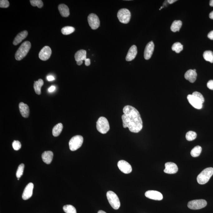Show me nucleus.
<instances>
[{
    "mask_svg": "<svg viewBox=\"0 0 213 213\" xmlns=\"http://www.w3.org/2000/svg\"><path fill=\"white\" fill-rule=\"evenodd\" d=\"M177 0H168L167 2L170 4H172L173 3L176 2Z\"/></svg>",
    "mask_w": 213,
    "mask_h": 213,
    "instance_id": "nucleus-43",
    "label": "nucleus"
},
{
    "mask_svg": "<svg viewBox=\"0 0 213 213\" xmlns=\"http://www.w3.org/2000/svg\"><path fill=\"white\" fill-rule=\"evenodd\" d=\"M172 50L177 53H180L183 50V46L181 43L176 42L173 45Z\"/></svg>",
    "mask_w": 213,
    "mask_h": 213,
    "instance_id": "nucleus-30",
    "label": "nucleus"
},
{
    "mask_svg": "<svg viewBox=\"0 0 213 213\" xmlns=\"http://www.w3.org/2000/svg\"><path fill=\"white\" fill-rule=\"evenodd\" d=\"M47 80L48 81H52L55 80L54 77L52 75H49L47 77Z\"/></svg>",
    "mask_w": 213,
    "mask_h": 213,
    "instance_id": "nucleus-41",
    "label": "nucleus"
},
{
    "mask_svg": "<svg viewBox=\"0 0 213 213\" xmlns=\"http://www.w3.org/2000/svg\"><path fill=\"white\" fill-rule=\"evenodd\" d=\"M83 138L81 135H77L73 137L70 140L69 143L70 150L75 151L81 147L83 143Z\"/></svg>",
    "mask_w": 213,
    "mask_h": 213,
    "instance_id": "nucleus-6",
    "label": "nucleus"
},
{
    "mask_svg": "<svg viewBox=\"0 0 213 213\" xmlns=\"http://www.w3.org/2000/svg\"><path fill=\"white\" fill-rule=\"evenodd\" d=\"M154 49V44L152 41H150L146 46L144 51V58L149 60L151 57Z\"/></svg>",
    "mask_w": 213,
    "mask_h": 213,
    "instance_id": "nucleus-14",
    "label": "nucleus"
},
{
    "mask_svg": "<svg viewBox=\"0 0 213 213\" xmlns=\"http://www.w3.org/2000/svg\"><path fill=\"white\" fill-rule=\"evenodd\" d=\"M138 53V50L136 46L133 45L129 49L127 56H126V61H131L135 59Z\"/></svg>",
    "mask_w": 213,
    "mask_h": 213,
    "instance_id": "nucleus-17",
    "label": "nucleus"
},
{
    "mask_svg": "<svg viewBox=\"0 0 213 213\" xmlns=\"http://www.w3.org/2000/svg\"><path fill=\"white\" fill-rule=\"evenodd\" d=\"M51 49L48 46H45L41 49L39 53V57L41 60L46 61L49 59L51 56Z\"/></svg>",
    "mask_w": 213,
    "mask_h": 213,
    "instance_id": "nucleus-12",
    "label": "nucleus"
},
{
    "mask_svg": "<svg viewBox=\"0 0 213 213\" xmlns=\"http://www.w3.org/2000/svg\"><path fill=\"white\" fill-rule=\"evenodd\" d=\"M31 47V44L29 41H25L18 49L15 54L16 60L21 61L27 54Z\"/></svg>",
    "mask_w": 213,
    "mask_h": 213,
    "instance_id": "nucleus-2",
    "label": "nucleus"
},
{
    "mask_svg": "<svg viewBox=\"0 0 213 213\" xmlns=\"http://www.w3.org/2000/svg\"><path fill=\"white\" fill-rule=\"evenodd\" d=\"M56 87L54 86H51L50 88L48 89V91L49 92H52L56 90Z\"/></svg>",
    "mask_w": 213,
    "mask_h": 213,
    "instance_id": "nucleus-42",
    "label": "nucleus"
},
{
    "mask_svg": "<svg viewBox=\"0 0 213 213\" xmlns=\"http://www.w3.org/2000/svg\"><path fill=\"white\" fill-rule=\"evenodd\" d=\"M33 188L34 184L32 183H29L24 190L22 196V199L24 200L30 199L32 196Z\"/></svg>",
    "mask_w": 213,
    "mask_h": 213,
    "instance_id": "nucleus-16",
    "label": "nucleus"
},
{
    "mask_svg": "<svg viewBox=\"0 0 213 213\" xmlns=\"http://www.w3.org/2000/svg\"><path fill=\"white\" fill-rule=\"evenodd\" d=\"M202 149L201 146L195 147L191 152V154L192 157H197L199 156L202 152Z\"/></svg>",
    "mask_w": 213,
    "mask_h": 213,
    "instance_id": "nucleus-28",
    "label": "nucleus"
},
{
    "mask_svg": "<svg viewBox=\"0 0 213 213\" xmlns=\"http://www.w3.org/2000/svg\"><path fill=\"white\" fill-rule=\"evenodd\" d=\"M123 111L122 119L123 127L128 128L131 132L135 133L140 132L143 128V121L138 110L132 106L126 105Z\"/></svg>",
    "mask_w": 213,
    "mask_h": 213,
    "instance_id": "nucleus-1",
    "label": "nucleus"
},
{
    "mask_svg": "<svg viewBox=\"0 0 213 213\" xmlns=\"http://www.w3.org/2000/svg\"><path fill=\"white\" fill-rule=\"evenodd\" d=\"M178 168L175 163L172 162H167L165 164V169L164 172L166 173L173 174L178 172Z\"/></svg>",
    "mask_w": 213,
    "mask_h": 213,
    "instance_id": "nucleus-15",
    "label": "nucleus"
},
{
    "mask_svg": "<svg viewBox=\"0 0 213 213\" xmlns=\"http://www.w3.org/2000/svg\"><path fill=\"white\" fill-rule=\"evenodd\" d=\"M12 147L14 150H18L21 148L22 145L19 141H14L12 143Z\"/></svg>",
    "mask_w": 213,
    "mask_h": 213,
    "instance_id": "nucleus-35",
    "label": "nucleus"
},
{
    "mask_svg": "<svg viewBox=\"0 0 213 213\" xmlns=\"http://www.w3.org/2000/svg\"><path fill=\"white\" fill-rule=\"evenodd\" d=\"M24 167V164L23 163H22L19 165L17 172H16V177L18 178H20L22 175H23Z\"/></svg>",
    "mask_w": 213,
    "mask_h": 213,
    "instance_id": "nucleus-34",
    "label": "nucleus"
},
{
    "mask_svg": "<svg viewBox=\"0 0 213 213\" xmlns=\"http://www.w3.org/2000/svg\"><path fill=\"white\" fill-rule=\"evenodd\" d=\"M210 5L211 7H213V0H211L210 2Z\"/></svg>",
    "mask_w": 213,
    "mask_h": 213,
    "instance_id": "nucleus-46",
    "label": "nucleus"
},
{
    "mask_svg": "<svg viewBox=\"0 0 213 213\" xmlns=\"http://www.w3.org/2000/svg\"><path fill=\"white\" fill-rule=\"evenodd\" d=\"M208 38L210 39L213 40V30L210 32L208 35Z\"/></svg>",
    "mask_w": 213,
    "mask_h": 213,
    "instance_id": "nucleus-39",
    "label": "nucleus"
},
{
    "mask_svg": "<svg viewBox=\"0 0 213 213\" xmlns=\"http://www.w3.org/2000/svg\"><path fill=\"white\" fill-rule=\"evenodd\" d=\"M89 26L92 29H97L100 25V21L98 16L94 14H91L88 17Z\"/></svg>",
    "mask_w": 213,
    "mask_h": 213,
    "instance_id": "nucleus-9",
    "label": "nucleus"
},
{
    "mask_svg": "<svg viewBox=\"0 0 213 213\" xmlns=\"http://www.w3.org/2000/svg\"><path fill=\"white\" fill-rule=\"evenodd\" d=\"M31 5L33 7H37L38 8H41L43 7L44 4L41 0H31Z\"/></svg>",
    "mask_w": 213,
    "mask_h": 213,
    "instance_id": "nucleus-33",
    "label": "nucleus"
},
{
    "mask_svg": "<svg viewBox=\"0 0 213 213\" xmlns=\"http://www.w3.org/2000/svg\"><path fill=\"white\" fill-rule=\"evenodd\" d=\"M58 9L62 17H66L69 16L70 10L67 6L65 4H59L58 6Z\"/></svg>",
    "mask_w": 213,
    "mask_h": 213,
    "instance_id": "nucleus-22",
    "label": "nucleus"
},
{
    "mask_svg": "<svg viewBox=\"0 0 213 213\" xmlns=\"http://www.w3.org/2000/svg\"><path fill=\"white\" fill-rule=\"evenodd\" d=\"M107 199L112 207L115 210L119 209L120 207V203L118 196L112 191H108L107 193Z\"/></svg>",
    "mask_w": 213,
    "mask_h": 213,
    "instance_id": "nucleus-5",
    "label": "nucleus"
},
{
    "mask_svg": "<svg viewBox=\"0 0 213 213\" xmlns=\"http://www.w3.org/2000/svg\"><path fill=\"white\" fill-rule=\"evenodd\" d=\"M63 125L62 123H59L55 126L53 128L52 133L54 137L59 136L61 133L63 129Z\"/></svg>",
    "mask_w": 213,
    "mask_h": 213,
    "instance_id": "nucleus-25",
    "label": "nucleus"
},
{
    "mask_svg": "<svg viewBox=\"0 0 213 213\" xmlns=\"http://www.w3.org/2000/svg\"><path fill=\"white\" fill-rule=\"evenodd\" d=\"M206 201L204 199L195 200L189 202L187 206L190 209L199 210L205 208L207 205Z\"/></svg>",
    "mask_w": 213,
    "mask_h": 213,
    "instance_id": "nucleus-8",
    "label": "nucleus"
},
{
    "mask_svg": "<svg viewBox=\"0 0 213 213\" xmlns=\"http://www.w3.org/2000/svg\"><path fill=\"white\" fill-rule=\"evenodd\" d=\"M185 78L190 82L193 83L196 81L197 77V73L193 70H189L186 71L184 75Z\"/></svg>",
    "mask_w": 213,
    "mask_h": 213,
    "instance_id": "nucleus-18",
    "label": "nucleus"
},
{
    "mask_svg": "<svg viewBox=\"0 0 213 213\" xmlns=\"http://www.w3.org/2000/svg\"><path fill=\"white\" fill-rule=\"evenodd\" d=\"M182 22L180 20H175L173 22L171 27V30L173 32H176L180 31L182 26Z\"/></svg>",
    "mask_w": 213,
    "mask_h": 213,
    "instance_id": "nucleus-26",
    "label": "nucleus"
},
{
    "mask_svg": "<svg viewBox=\"0 0 213 213\" xmlns=\"http://www.w3.org/2000/svg\"><path fill=\"white\" fill-rule=\"evenodd\" d=\"M213 175V168L208 167L204 169L198 176L197 181L200 184H205L209 181Z\"/></svg>",
    "mask_w": 213,
    "mask_h": 213,
    "instance_id": "nucleus-3",
    "label": "nucleus"
},
{
    "mask_svg": "<svg viewBox=\"0 0 213 213\" xmlns=\"http://www.w3.org/2000/svg\"><path fill=\"white\" fill-rule=\"evenodd\" d=\"M117 165L119 169L125 174H129L132 172V166L126 161L123 160L119 161Z\"/></svg>",
    "mask_w": 213,
    "mask_h": 213,
    "instance_id": "nucleus-11",
    "label": "nucleus"
},
{
    "mask_svg": "<svg viewBox=\"0 0 213 213\" xmlns=\"http://www.w3.org/2000/svg\"><path fill=\"white\" fill-rule=\"evenodd\" d=\"M9 2L7 0L0 1V7L2 8H7L9 6Z\"/></svg>",
    "mask_w": 213,
    "mask_h": 213,
    "instance_id": "nucleus-37",
    "label": "nucleus"
},
{
    "mask_svg": "<svg viewBox=\"0 0 213 213\" xmlns=\"http://www.w3.org/2000/svg\"><path fill=\"white\" fill-rule=\"evenodd\" d=\"M98 213H107L106 212H105V211H98Z\"/></svg>",
    "mask_w": 213,
    "mask_h": 213,
    "instance_id": "nucleus-47",
    "label": "nucleus"
},
{
    "mask_svg": "<svg viewBox=\"0 0 213 213\" xmlns=\"http://www.w3.org/2000/svg\"><path fill=\"white\" fill-rule=\"evenodd\" d=\"M209 17L211 19H213V11L210 13L209 14Z\"/></svg>",
    "mask_w": 213,
    "mask_h": 213,
    "instance_id": "nucleus-45",
    "label": "nucleus"
},
{
    "mask_svg": "<svg viewBox=\"0 0 213 213\" xmlns=\"http://www.w3.org/2000/svg\"><path fill=\"white\" fill-rule=\"evenodd\" d=\"M86 51L85 50H81L78 51L75 55V60L77 61H85L86 59Z\"/></svg>",
    "mask_w": 213,
    "mask_h": 213,
    "instance_id": "nucleus-23",
    "label": "nucleus"
},
{
    "mask_svg": "<svg viewBox=\"0 0 213 213\" xmlns=\"http://www.w3.org/2000/svg\"><path fill=\"white\" fill-rule=\"evenodd\" d=\"M85 61V65L86 66H89L90 65V60L89 59H86Z\"/></svg>",
    "mask_w": 213,
    "mask_h": 213,
    "instance_id": "nucleus-40",
    "label": "nucleus"
},
{
    "mask_svg": "<svg viewBox=\"0 0 213 213\" xmlns=\"http://www.w3.org/2000/svg\"><path fill=\"white\" fill-rule=\"evenodd\" d=\"M131 14L130 11L127 9L123 8L119 10L117 14V17L121 23L127 24L130 20Z\"/></svg>",
    "mask_w": 213,
    "mask_h": 213,
    "instance_id": "nucleus-7",
    "label": "nucleus"
},
{
    "mask_svg": "<svg viewBox=\"0 0 213 213\" xmlns=\"http://www.w3.org/2000/svg\"><path fill=\"white\" fill-rule=\"evenodd\" d=\"M203 57L205 60L213 63V52L211 51H206L204 52L203 55Z\"/></svg>",
    "mask_w": 213,
    "mask_h": 213,
    "instance_id": "nucleus-27",
    "label": "nucleus"
},
{
    "mask_svg": "<svg viewBox=\"0 0 213 213\" xmlns=\"http://www.w3.org/2000/svg\"><path fill=\"white\" fill-rule=\"evenodd\" d=\"M28 34V32L27 31H23L19 33L14 38V41H13V44L14 46H16L19 44L27 37Z\"/></svg>",
    "mask_w": 213,
    "mask_h": 213,
    "instance_id": "nucleus-20",
    "label": "nucleus"
},
{
    "mask_svg": "<svg viewBox=\"0 0 213 213\" xmlns=\"http://www.w3.org/2000/svg\"><path fill=\"white\" fill-rule=\"evenodd\" d=\"M75 31V28L70 26H66L62 28L61 32L64 35H69Z\"/></svg>",
    "mask_w": 213,
    "mask_h": 213,
    "instance_id": "nucleus-29",
    "label": "nucleus"
},
{
    "mask_svg": "<svg viewBox=\"0 0 213 213\" xmlns=\"http://www.w3.org/2000/svg\"><path fill=\"white\" fill-rule=\"evenodd\" d=\"M196 136L197 135L196 132L191 131L187 132L186 134V138L187 141H192L196 139Z\"/></svg>",
    "mask_w": 213,
    "mask_h": 213,
    "instance_id": "nucleus-31",
    "label": "nucleus"
},
{
    "mask_svg": "<svg viewBox=\"0 0 213 213\" xmlns=\"http://www.w3.org/2000/svg\"><path fill=\"white\" fill-rule=\"evenodd\" d=\"M192 95L196 97V98H199V99L201 101L202 104L205 102V99H204L203 95L201 93H200V92L196 91L194 92L192 94Z\"/></svg>",
    "mask_w": 213,
    "mask_h": 213,
    "instance_id": "nucleus-36",
    "label": "nucleus"
},
{
    "mask_svg": "<svg viewBox=\"0 0 213 213\" xmlns=\"http://www.w3.org/2000/svg\"><path fill=\"white\" fill-rule=\"evenodd\" d=\"M19 109L22 115L24 118L29 117L30 114L29 108L27 104L23 102H21L19 104Z\"/></svg>",
    "mask_w": 213,
    "mask_h": 213,
    "instance_id": "nucleus-19",
    "label": "nucleus"
},
{
    "mask_svg": "<svg viewBox=\"0 0 213 213\" xmlns=\"http://www.w3.org/2000/svg\"><path fill=\"white\" fill-rule=\"evenodd\" d=\"M207 86L208 89L213 90V80H211L208 81Z\"/></svg>",
    "mask_w": 213,
    "mask_h": 213,
    "instance_id": "nucleus-38",
    "label": "nucleus"
},
{
    "mask_svg": "<svg viewBox=\"0 0 213 213\" xmlns=\"http://www.w3.org/2000/svg\"><path fill=\"white\" fill-rule=\"evenodd\" d=\"M44 81L41 79H39L38 81H35L34 88L36 94L41 95V88L44 85Z\"/></svg>",
    "mask_w": 213,
    "mask_h": 213,
    "instance_id": "nucleus-24",
    "label": "nucleus"
},
{
    "mask_svg": "<svg viewBox=\"0 0 213 213\" xmlns=\"http://www.w3.org/2000/svg\"><path fill=\"white\" fill-rule=\"evenodd\" d=\"M83 63V61H77V64L79 65H81Z\"/></svg>",
    "mask_w": 213,
    "mask_h": 213,
    "instance_id": "nucleus-44",
    "label": "nucleus"
},
{
    "mask_svg": "<svg viewBox=\"0 0 213 213\" xmlns=\"http://www.w3.org/2000/svg\"><path fill=\"white\" fill-rule=\"evenodd\" d=\"M63 209L64 211L66 213H77L75 208L71 205H65Z\"/></svg>",
    "mask_w": 213,
    "mask_h": 213,
    "instance_id": "nucleus-32",
    "label": "nucleus"
},
{
    "mask_svg": "<svg viewBox=\"0 0 213 213\" xmlns=\"http://www.w3.org/2000/svg\"><path fill=\"white\" fill-rule=\"evenodd\" d=\"M145 196L148 199L156 201H161L163 199V195L160 192L154 190L148 191L146 192Z\"/></svg>",
    "mask_w": 213,
    "mask_h": 213,
    "instance_id": "nucleus-13",
    "label": "nucleus"
},
{
    "mask_svg": "<svg viewBox=\"0 0 213 213\" xmlns=\"http://www.w3.org/2000/svg\"><path fill=\"white\" fill-rule=\"evenodd\" d=\"M194 70V71H196V69H194V70Z\"/></svg>",
    "mask_w": 213,
    "mask_h": 213,
    "instance_id": "nucleus-48",
    "label": "nucleus"
},
{
    "mask_svg": "<svg viewBox=\"0 0 213 213\" xmlns=\"http://www.w3.org/2000/svg\"><path fill=\"white\" fill-rule=\"evenodd\" d=\"M187 99L191 105L194 108L198 109L202 108V103L196 97L192 94H189L187 96Z\"/></svg>",
    "mask_w": 213,
    "mask_h": 213,
    "instance_id": "nucleus-10",
    "label": "nucleus"
},
{
    "mask_svg": "<svg viewBox=\"0 0 213 213\" xmlns=\"http://www.w3.org/2000/svg\"><path fill=\"white\" fill-rule=\"evenodd\" d=\"M96 128L98 132L105 134L109 130L110 126L108 119L104 117H100L96 122Z\"/></svg>",
    "mask_w": 213,
    "mask_h": 213,
    "instance_id": "nucleus-4",
    "label": "nucleus"
},
{
    "mask_svg": "<svg viewBox=\"0 0 213 213\" xmlns=\"http://www.w3.org/2000/svg\"><path fill=\"white\" fill-rule=\"evenodd\" d=\"M53 154L51 151L44 152L42 154V159L43 161L47 164H50L53 160Z\"/></svg>",
    "mask_w": 213,
    "mask_h": 213,
    "instance_id": "nucleus-21",
    "label": "nucleus"
}]
</instances>
